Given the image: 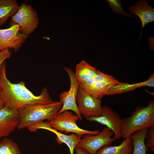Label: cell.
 Returning <instances> with one entry per match:
<instances>
[{"label": "cell", "instance_id": "1", "mask_svg": "<svg viewBox=\"0 0 154 154\" xmlns=\"http://www.w3.org/2000/svg\"><path fill=\"white\" fill-rule=\"evenodd\" d=\"M5 67L4 61L0 66V98L5 106L18 110L27 105L46 104L54 102L46 87L37 96L27 88L25 82L11 83L7 78Z\"/></svg>", "mask_w": 154, "mask_h": 154}, {"label": "cell", "instance_id": "2", "mask_svg": "<svg viewBox=\"0 0 154 154\" xmlns=\"http://www.w3.org/2000/svg\"><path fill=\"white\" fill-rule=\"evenodd\" d=\"M62 105L61 102L57 101L48 104L27 105L19 108L20 120L18 129L27 127L44 120H51L57 114Z\"/></svg>", "mask_w": 154, "mask_h": 154}, {"label": "cell", "instance_id": "3", "mask_svg": "<svg viewBox=\"0 0 154 154\" xmlns=\"http://www.w3.org/2000/svg\"><path fill=\"white\" fill-rule=\"evenodd\" d=\"M154 127V102H149L146 107H137L130 116L121 119L122 137L124 139L133 133L145 128Z\"/></svg>", "mask_w": 154, "mask_h": 154}, {"label": "cell", "instance_id": "4", "mask_svg": "<svg viewBox=\"0 0 154 154\" xmlns=\"http://www.w3.org/2000/svg\"><path fill=\"white\" fill-rule=\"evenodd\" d=\"M79 119L76 114L69 110L57 114L51 120L48 121L50 126L58 131L66 133H72L78 135L81 138L86 134L95 135L99 134L98 130L90 131L80 128L76 122Z\"/></svg>", "mask_w": 154, "mask_h": 154}, {"label": "cell", "instance_id": "5", "mask_svg": "<svg viewBox=\"0 0 154 154\" xmlns=\"http://www.w3.org/2000/svg\"><path fill=\"white\" fill-rule=\"evenodd\" d=\"M119 82L113 76L98 70L96 77L92 80L79 84V86L92 96L101 99L108 95L111 88Z\"/></svg>", "mask_w": 154, "mask_h": 154}, {"label": "cell", "instance_id": "6", "mask_svg": "<svg viewBox=\"0 0 154 154\" xmlns=\"http://www.w3.org/2000/svg\"><path fill=\"white\" fill-rule=\"evenodd\" d=\"M11 21L12 23L18 25L21 32L27 36L33 33L39 23L37 12L31 5L25 3L19 6Z\"/></svg>", "mask_w": 154, "mask_h": 154}, {"label": "cell", "instance_id": "7", "mask_svg": "<svg viewBox=\"0 0 154 154\" xmlns=\"http://www.w3.org/2000/svg\"><path fill=\"white\" fill-rule=\"evenodd\" d=\"M76 102L79 113L86 119L90 117L100 116L102 109L101 99L92 96L80 86L76 96Z\"/></svg>", "mask_w": 154, "mask_h": 154}, {"label": "cell", "instance_id": "8", "mask_svg": "<svg viewBox=\"0 0 154 154\" xmlns=\"http://www.w3.org/2000/svg\"><path fill=\"white\" fill-rule=\"evenodd\" d=\"M64 69L69 76L70 87L68 91L62 92L59 95V101L62 103V105L57 114L66 110H71L75 113L82 121V117L78 110L76 102L79 83L75 77L74 72L71 68L64 67Z\"/></svg>", "mask_w": 154, "mask_h": 154}, {"label": "cell", "instance_id": "9", "mask_svg": "<svg viewBox=\"0 0 154 154\" xmlns=\"http://www.w3.org/2000/svg\"><path fill=\"white\" fill-rule=\"evenodd\" d=\"M113 132L107 127L96 135L86 134L81 139L77 146L88 151L90 154H96L101 147L106 145H110L115 140L112 138Z\"/></svg>", "mask_w": 154, "mask_h": 154}, {"label": "cell", "instance_id": "10", "mask_svg": "<svg viewBox=\"0 0 154 154\" xmlns=\"http://www.w3.org/2000/svg\"><path fill=\"white\" fill-rule=\"evenodd\" d=\"M8 29H0V51L11 48L18 51L26 40L27 36L20 31L18 25L12 22Z\"/></svg>", "mask_w": 154, "mask_h": 154}, {"label": "cell", "instance_id": "11", "mask_svg": "<svg viewBox=\"0 0 154 154\" xmlns=\"http://www.w3.org/2000/svg\"><path fill=\"white\" fill-rule=\"evenodd\" d=\"M90 121H94L107 126L113 132V138L117 140L122 137L121 128V119L119 114L110 107H102L100 116L96 117H91L87 119Z\"/></svg>", "mask_w": 154, "mask_h": 154}, {"label": "cell", "instance_id": "12", "mask_svg": "<svg viewBox=\"0 0 154 154\" xmlns=\"http://www.w3.org/2000/svg\"><path fill=\"white\" fill-rule=\"evenodd\" d=\"M31 132H35L37 129H43L50 131L56 135V141L57 143L60 145L63 143L66 144L68 147L70 154H74V151L82 139L78 135L72 133L66 135L59 132L52 128L49 125L48 121L44 122L41 121L30 125L28 127Z\"/></svg>", "mask_w": 154, "mask_h": 154}, {"label": "cell", "instance_id": "13", "mask_svg": "<svg viewBox=\"0 0 154 154\" xmlns=\"http://www.w3.org/2000/svg\"><path fill=\"white\" fill-rule=\"evenodd\" d=\"M20 120L18 109L5 106L0 110V138L9 136L17 128Z\"/></svg>", "mask_w": 154, "mask_h": 154}, {"label": "cell", "instance_id": "14", "mask_svg": "<svg viewBox=\"0 0 154 154\" xmlns=\"http://www.w3.org/2000/svg\"><path fill=\"white\" fill-rule=\"evenodd\" d=\"M129 10L130 14L136 15L141 20L142 25L141 36L143 28L147 24L154 21V8L145 0H140L135 3L133 6H131Z\"/></svg>", "mask_w": 154, "mask_h": 154}, {"label": "cell", "instance_id": "15", "mask_svg": "<svg viewBox=\"0 0 154 154\" xmlns=\"http://www.w3.org/2000/svg\"><path fill=\"white\" fill-rule=\"evenodd\" d=\"M98 70L84 60L78 64L76 66L75 77L79 84L91 80L96 76Z\"/></svg>", "mask_w": 154, "mask_h": 154}, {"label": "cell", "instance_id": "16", "mask_svg": "<svg viewBox=\"0 0 154 154\" xmlns=\"http://www.w3.org/2000/svg\"><path fill=\"white\" fill-rule=\"evenodd\" d=\"M133 145L131 137L125 139L119 145H105L100 148L96 154H132Z\"/></svg>", "mask_w": 154, "mask_h": 154}, {"label": "cell", "instance_id": "17", "mask_svg": "<svg viewBox=\"0 0 154 154\" xmlns=\"http://www.w3.org/2000/svg\"><path fill=\"white\" fill-rule=\"evenodd\" d=\"M154 86V76L152 74L146 81L136 84H130L127 83L119 82L112 86L110 90L108 95L119 94L133 91L136 88L142 86Z\"/></svg>", "mask_w": 154, "mask_h": 154}, {"label": "cell", "instance_id": "18", "mask_svg": "<svg viewBox=\"0 0 154 154\" xmlns=\"http://www.w3.org/2000/svg\"><path fill=\"white\" fill-rule=\"evenodd\" d=\"M19 7L15 0H0V26L4 25L9 17L14 15Z\"/></svg>", "mask_w": 154, "mask_h": 154}, {"label": "cell", "instance_id": "19", "mask_svg": "<svg viewBox=\"0 0 154 154\" xmlns=\"http://www.w3.org/2000/svg\"><path fill=\"white\" fill-rule=\"evenodd\" d=\"M148 129L145 128L133 133L131 137L133 145L132 154H146L147 151L145 140Z\"/></svg>", "mask_w": 154, "mask_h": 154}, {"label": "cell", "instance_id": "20", "mask_svg": "<svg viewBox=\"0 0 154 154\" xmlns=\"http://www.w3.org/2000/svg\"><path fill=\"white\" fill-rule=\"evenodd\" d=\"M0 154H22L17 144L5 137L0 142Z\"/></svg>", "mask_w": 154, "mask_h": 154}, {"label": "cell", "instance_id": "21", "mask_svg": "<svg viewBox=\"0 0 154 154\" xmlns=\"http://www.w3.org/2000/svg\"><path fill=\"white\" fill-rule=\"evenodd\" d=\"M149 129H148L147 135L145 145L147 151L150 148L151 151L154 152V127H151Z\"/></svg>", "mask_w": 154, "mask_h": 154}, {"label": "cell", "instance_id": "22", "mask_svg": "<svg viewBox=\"0 0 154 154\" xmlns=\"http://www.w3.org/2000/svg\"><path fill=\"white\" fill-rule=\"evenodd\" d=\"M111 8L116 13L127 16L133 17L126 13L121 6V4L120 1L107 0Z\"/></svg>", "mask_w": 154, "mask_h": 154}, {"label": "cell", "instance_id": "23", "mask_svg": "<svg viewBox=\"0 0 154 154\" xmlns=\"http://www.w3.org/2000/svg\"><path fill=\"white\" fill-rule=\"evenodd\" d=\"M10 53L6 48L0 51V66L6 59L9 58Z\"/></svg>", "mask_w": 154, "mask_h": 154}, {"label": "cell", "instance_id": "24", "mask_svg": "<svg viewBox=\"0 0 154 154\" xmlns=\"http://www.w3.org/2000/svg\"><path fill=\"white\" fill-rule=\"evenodd\" d=\"M74 150L76 154H90L84 149L77 146L75 147Z\"/></svg>", "mask_w": 154, "mask_h": 154}, {"label": "cell", "instance_id": "25", "mask_svg": "<svg viewBox=\"0 0 154 154\" xmlns=\"http://www.w3.org/2000/svg\"><path fill=\"white\" fill-rule=\"evenodd\" d=\"M4 106V104L0 98V110L3 108Z\"/></svg>", "mask_w": 154, "mask_h": 154}]
</instances>
